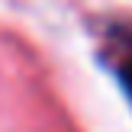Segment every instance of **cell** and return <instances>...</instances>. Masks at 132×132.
I'll list each match as a JSON object with an SVG mask.
<instances>
[{"instance_id":"cell-1","label":"cell","mask_w":132,"mask_h":132,"mask_svg":"<svg viewBox=\"0 0 132 132\" xmlns=\"http://www.w3.org/2000/svg\"><path fill=\"white\" fill-rule=\"evenodd\" d=\"M116 77H119L126 97L132 100V39L119 42V58H116Z\"/></svg>"}]
</instances>
